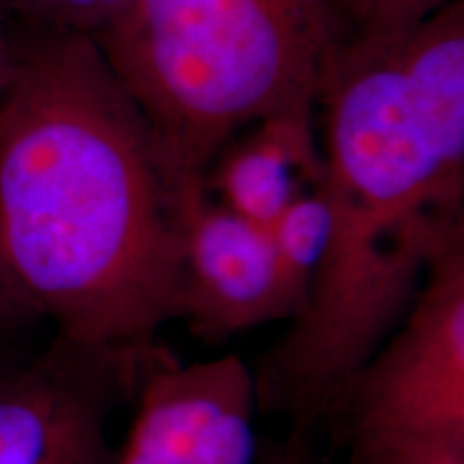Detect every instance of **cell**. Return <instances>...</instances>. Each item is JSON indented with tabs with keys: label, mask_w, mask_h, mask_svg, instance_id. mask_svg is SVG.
Returning a JSON list of instances; mask_svg holds the SVG:
<instances>
[{
	"label": "cell",
	"mask_w": 464,
	"mask_h": 464,
	"mask_svg": "<svg viewBox=\"0 0 464 464\" xmlns=\"http://www.w3.org/2000/svg\"><path fill=\"white\" fill-rule=\"evenodd\" d=\"M11 34V33H9ZM0 91V263L73 344L144 355L179 321L188 189L89 34H11Z\"/></svg>",
	"instance_id": "cell-1"
},
{
	"label": "cell",
	"mask_w": 464,
	"mask_h": 464,
	"mask_svg": "<svg viewBox=\"0 0 464 464\" xmlns=\"http://www.w3.org/2000/svg\"><path fill=\"white\" fill-rule=\"evenodd\" d=\"M316 121L332 237L304 312L252 370L258 411L301 437L402 323L439 247L464 230V170L428 142L398 44L335 45Z\"/></svg>",
	"instance_id": "cell-2"
},
{
	"label": "cell",
	"mask_w": 464,
	"mask_h": 464,
	"mask_svg": "<svg viewBox=\"0 0 464 464\" xmlns=\"http://www.w3.org/2000/svg\"><path fill=\"white\" fill-rule=\"evenodd\" d=\"M188 189L254 121L316 103L340 44L332 0H131L92 34Z\"/></svg>",
	"instance_id": "cell-3"
},
{
	"label": "cell",
	"mask_w": 464,
	"mask_h": 464,
	"mask_svg": "<svg viewBox=\"0 0 464 464\" xmlns=\"http://www.w3.org/2000/svg\"><path fill=\"white\" fill-rule=\"evenodd\" d=\"M353 464L464 450V230L450 237L402 323L329 406Z\"/></svg>",
	"instance_id": "cell-4"
},
{
	"label": "cell",
	"mask_w": 464,
	"mask_h": 464,
	"mask_svg": "<svg viewBox=\"0 0 464 464\" xmlns=\"http://www.w3.org/2000/svg\"><path fill=\"white\" fill-rule=\"evenodd\" d=\"M158 346L131 355L54 335L39 355L3 370L0 464H114L110 421Z\"/></svg>",
	"instance_id": "cell-5"
},
{
	"label": "cell",
	"mask_w": 464,
	"mask_h": 464,
	"mask_svg": "<svg viewBox=\"0 0 464 464\" xmlns=\"http://www.w3.org/2000/svg\"><path fill=\"white\" fill-rule=\"evenodd\" d=\"M133 398L114 464H256V385L239 355L183 363L158 346Z\"/></svg>",
	"instance_id": "cell-6"
},
{
	"label": "cell",
	"mask_w": 464,
	"mask_h": 464,
	"mask_svg": "<svg viewBox=\"0 0 464 464\" xmlns=\"http://www.w3.org/2000/svg\"><path fill=\"white\" fill-rule=\"evenodd\" d=\"M295 316L269 228L202 191L185 207L179 321L219 346L260 324Z\"/></svg>",
	"instance_id": "cell-7"
},
{
	"label": "cell",
	"mask_w": 464,
	"mask_h": 464,
	"mask_svg": "<svg viewBox=\"0 0 464 464\" xmlns=\"http://www.w3.org/2000/svg\"><path fill=\"white\" fill-rule=\"evenodd\" d=\"M324 160L316 103L284 108L237 131L208 166L211 198L269 228L295 198L321 185Z\"/></svg>",
	"instance_id": "cell-8"
},
{
	"label": "cell",
	"mask_w": 464,
	"mask_h": 464,
	"mask_svg": "<svg viewBox=\"0 0 464 464\" xmlns=\"http://www.w3.org/2000/svg\"><path fill=\"white\" fill-rule=\"evenodd\" d=\"M398 65L428 142L440 160L464 170V0L402 39Z\"/></svg>",
	"instance_id": "cell-9"
},
{
	"label": "cell",
	"mask_w": 464,
	"mask_h": 464,
	"mask_svg": "<svg viewBox=\"0 0 464 464\" xmlns=\"http://www.w3.org/2000/svg\"><path fill=\"white\" fill-rule=\"evenodd\" d=\"M332 219V200L321 181L290 202L269 226L282 282L295 307L293 321L304 312L307 293L327 252Z\"/></svg>",
	"instance_id": "cell-10"
},
{
	"label": "cell",
	"mask_w": 464,
	"mask_h": 464,
	"mask_svg": "<svg viewBox=\"0 0 464 464\" xmlns=\"http://www.w3.org/2000/svg\"><path fill=\"white\" fill-rule=\"evenodd\" d=\"M454 0H332L340 44L393 45Z\"/></svg>",
	"instance_id": "cell-11"
},
{
	"label": "cell",
	"mask_w": 464,
	"mask_h": 464,
	"mask_svg": "<svg viewBox=\"0 0 464 464\" xmlns=\"http://www.w3.org/2000/svg\"><path fill=\"white\" fill-rule=\"evenodd\" d=\"M131 0H0L5 17L37 31L97 34Z\"/></svg>",
	"instance_id": "cell-12"
},
{
	"label": "cell",
	"mask_w": 464,
	"mask_h": 464,
	"mask_svg": "<svg viewBox=\"0 0 464 464\" xmlns=\"http://www.w3.org/2000/svg\"><path fill=\"white\" fill-rule=\"evenodd\" d=\"M305 439L290 432L284 440H271L265 448H258L256 464H316Z\"/></svg>",
	"instance_id": "cell-13"
},
{
	"label": "cell",
	"mask_w": 464,
	"mask_h": 464,
	"mask_svg": "<svg viewBox=\"0 0 464 464\" xmlns=\"http://www.w3.org/2000/svg\"><path fill=\"white\" fill-rule=\"evenodd\" d=\"M26 318H33L24 301L20 299L17 290L11 284L7 271H5L3 263H0V335L14 327L17 323H24Z\"/></svg>",
	"instance_id": "cell-14"
},
{
	"label": "cell",
	"mask_w": 464,
	"mask_h": 464,
	"mask_svg": "<svg viewBox=\"0 0 464 464\" xmlns=\"http://www.w3.org/2000/svg\"><path fill=\"white\" fill-rule=\"evenodd\" d=\"M11 58H14V52H11V34L7 28V17H0V91L7 84L9 72H11Z\"/></svg>",
	"instance_id": "cell-15"
},
{
	"label": "cell",
	"mask_w": 464,
	"mask_h": 464,
	"mask_svg": "<svg viewBox=\"0 0 464 464\" xmlns=\"http://www.w3.org/2000/svg\"><path fill=\"white\" fill-rule=\"evenodd\" d=\"M3 15H5V14H3V9H0V17H3Z\"/></svg>",
	"instance_id": "cell-16"
},
{
	"label": "cell",
	"mask_w": 464,
	"mask_h": 464,
	"mask_svg": "<svg viewBox=\"0 0 464 464\" xmlns=\"http://www.w3.org/2000/svg\"><path fill=\"white\" fill-rule=\"evenodd\" d=\"M451 464H464V462H451Z\"/></svg>",
	"instance_id": "cell-17"
}]
</instances>
